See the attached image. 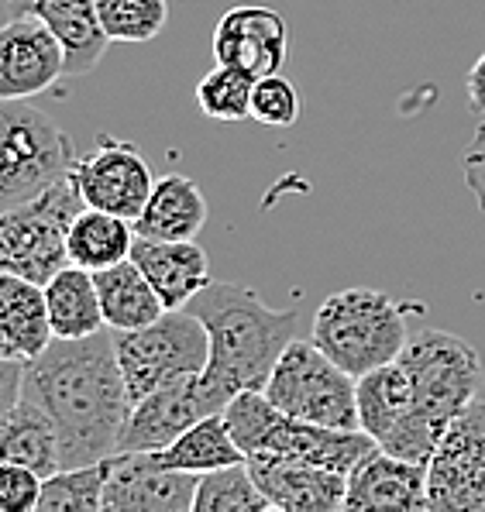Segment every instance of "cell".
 <instances>
[{"label":"cell","instance_id":"32","mask_svg":"<svg viewBox=\"0 0 485 512\" xmlns=\"http://www.w3.org/2000/svg\"><path fill=\"white\" fill-rule=\"evenodd\" d=\"M252 117L262 128H293L300 121V90L283 73L258 76L252 90Z\"/></svg>","mask_w":485,"mask_h":512},{"label":"cell","instance_id":"36","mask_svg":"<svg viewBox=\"0 0 485 512\" xmlns=\"http://www.w3.org/2000/svg\"><path fill=\"white\" fill-rule=\"evenodd\" d=\"M468 107L485 117V52L468 73Z\"/></svg>","mask_w":485,"mask_h":512},{"label":"cell","instance_id":"8","mask_svg":"<svg viewBox=\"0 0 485 512\" xmlns=\"http://www.w3.org/2000/svg\"><path fill=\"white\" fill-rule=\"evenodd\" d=\"M114 354L128 385V399L138 403L162 385L200 375L210 358V337L200 317L183 306L166 310L148 327L114 330Z\"/></svg>","mask_w":485,"mask_h":512},{"label":"cell","instance_id":"37","mask_svg":"<svg viewBox=\"0 0 485 512\" xmlns=\"http://www.w3.org/2000/svg\"><path fill=\"white\" fill-rule=\"evenodd\" d=\"M4 11H7V0H0V25H4Z\"/></svg>","mask_w":485,"mask_h":512},{"label":"cell","instance_id":"13","mask_svg":"<svg viewBox=\"0 0 485 512\" xmlns=\"http://www.w3.org/2000/svg\"><path fill=\"white\" fill-rule=\"evenodd\" d=\"M107 512H190L200 475L159 468L152 451H117L104 461Z\"/></svg>","mask_w":485,"mask_h":512},{"label":"cell","instance_id":"7","mask_svg":"<svg viewBox=\"0 0 485 512\" xmlns=\"http://www.w3.org/2000/svg\"><path fill=\"white\" fill-rule=\"evenodd\" d=\"M400 365L410 375L413 403L424 427L441 440L451 420L475 399L482 378V358L472 341L448 330L424 327L406 341Z\"/></svg>","mask_w":485,"mask_h":512},{"label":"cell","instance_id":"2","mask_svg":"<svg viewBox=\"0 0 485 512\" xmlns=\"http://www.w3.org/2000/svg\"><path fill=\"white\" fill-rule=\"evenodd\" d=\"M186 310L200 317L210 337V358L200 372V385L214 413H224L238 392L265 389L300 320L296 310H272L241 282H210Z\"/></svg>","mask_w":485,"mask_h":512},{"label":"cell","instance_id":"12","mask_svg":"<svg viewBox=\"0 0 485 512\" xmlns=\"http://www.w3.org/2000/svg\"><path fill=\"white\" fill-rule=\"evenodd\" d=\"M76 186L86 207L107 210L124 220H135L152 196L155 176L145 155L131 141L100 135L97 148L76 159L73 165Z\"/></svg>","mask_w":485,"mask_h":512},{"label":"cell","instance_id":"3","mask_svg":"<svg viewBox=\"0 0 485 512\" xmlns=\"http://www.w3.org/2000/svg\"><path fill=\"white\" fill-rule=\"evenodd\" d=\"M224 420L248 458L252 454H286V458L320 464V468L341 471V475H351L379 447L365 430H338L296 420L272 403L262 389L238 392L224 406Z\"/></svg>","mask_w":485,"mask_h":512},{"label":"cell","instance_id":"4","mask_svg":"<svg viewBox=\"0 0 485 512\" xmlns=\"http://www.w3.org/2000/svg\"><path fill=\"white\" fill-rule=\"evenodd\" d=\"M410 310L417 303H400L382 289H341L320 303L310 341L344 372L362 378L403 354Z\"/></svg>","mask_w":485,"mask_h":512},{"label":"cell","instance_id":"33","mask_svg":"<svg viewBox=\"0 0 485 512\" xmlns=\"http://www.w3.org/2000/svg\"><path fill=\"white\" fill-rule=\"evenodd\" d=\"M42 482L45 478L25 464L0 461V512H35L42 499Z\"/></svg>","mask_w":485,"mask_h":512},{"label":"cell","instance_id":"16","mask_svg":"<svg viewBox=\"0 0 485 512\" xmlns=\"http://www.w3.org/2000/svg\"><path fill=\"white\" fill-rule=\"evenodd\" d=\"M255 485L279 512H334L344 509L348 475L320 464L286 458V454H252L248 458Z\"/></svg>","mask_w":485,"mask_h":512},{"label":"cell","instance_id":"30","mask_svg":"<svg viewBox=\"0 0 485 512\" xmlns=\"http://www.w3.org/2000/svg\"><path fill=\"white\" fill-rule=\"evenodd\" d=\"M252 90H255V76H248L245 69L217 62L197 83V107L210 121L238 124L245 117H252Z\"/></svg>","mask_w":485,"mask_h":512},{"label":"cell","instance_id":"17","mask_svg":"<svg viewBox=\"0 0 485 512\" xmlns=\"http://www.w3.org/2000/svg\"><path fill=\"white\" fill-rule=\"evenodd\" d=\"M207 396H203L200 375L179 378L172 385L148 392L145 399L131 403V413L124 420L121 440H117V451H162L183 430H190L193 423L210 416Z\"/></svg>","mask_w":485,"mask_h":512},{"label":"cell","instance_id":"35","mask_svg":"<svg viewBox=\"0 0 485 512\" xmlns=\"http://www.w3.org/2000/svg\"><path fill=\"white\" fill-rule=\"evenodd\" d=\"M25 389V361L0 358V416H7Z\"/></svg>","mask_w":485,"mask_h":512},{"label":"cell","instance_id":"24","mask_svg":"<svg viewBox=\"0 0 485 512\" xmlns=\"http://www.w3.org/2000/svg\"><path fill=\"white\" fill-rule=\"evenodd\" d=\"M0 461L25 464L42 478L56 475L62 468L59 433L52 420L31 399L21 396L18 406L7 416H0Z\"/></svg>","mask_w":485,"mask_h":512},{"label":"cell","instance_id":"38","mask_svg":"<svg viewBox=\"0 0 485 512\" xmlns=\"http://www.w3.org/2000/svg\"><path fill=\"white\" fill-rule=\"evenodd\" d=\"M479 135H485V117H482V124H479Z\"/></svg>","mask_w":485,"mask_h":512},{"label":"cell","instance_id":"18","mask_svg":"<svg viewBox=\"0 0 485 512\" xmlns=\"http://www.w3.org/2000/svg\"><path fill=\"white\" fill-rule=\"evenodd\" d=\"M344 509H427V464L375 447L348 475Z\"/></svg>","mask_w":485,"mask_h":512},{"label":"cell","instance_id":"20","mask_svg":"<svg viewBox=\"0 0 485 512\" xmlns=\"http://www.w3.org/2000/svg\"><path fill=\"white\" fill-rule=\"evenodd\" d=\"M131 258L148 275L166 310H183L210 286V258L197 241H152L138 238Z\"/></svg>","mask_w":485,"mask_h":512},{"label":"cell","instance_id":"21","mask_svg":"<svg viewBox=\"0 0 485 512\" xmlns=\"http://www.w3.org/2000/svg\"><path fill=\"white\" fill-rule=\"evenodd\" d=\"M138 238L152 241H193L207 224V196L190 176H169L155 179L152 196L135 220Z\"/></svg>","mask_w":485,"mask_h":512},{"label":"cell","instance_id":"11","mask_svg":"<svg viewBox=\"0 0 485 512\" xmlns=\"http://www.w3.org/2000/svg\"><path fill=\"white\" fill-rule=\"evenodd\" d=\"M358 427L382 451L417 464H427L437 447V437L417 416L413 385L400 358L358 378Z\"/></svg>","mask_w":485,"mask_h":512},{"label":"cell","instance_id":"31","mask_svg":"<svg viewBox=\"0 0 485 512\" xmlns=\"http://www.w3.org/2000/svg\"><path fill=\"white\" fill-rule=\"evenodd\" d=\"M100 25L121 45L152 42L169 21V0H97Z\"/></svg>","mask_w":485,"mask_h":512},{"label":"cell","instance_id":"29","mask_svg":"<svg viewBox=\"0 0 485 512\" xmlns=\"http://www.w3.org/2000/svg\"><path fill=\"white\" fill-rule=\"evenodd\" d=\"M104 482L107 468L97 464H76V468H59L42 482V512H100L104 509Z\"/></svg>","mask_w":485,"mask_h":512},{"label":"cell","instance_id":"26","mask_svg":"<svg viewBox=\"0 0 485 512\" xmlns=\"http://www.w3.org/2000/svg\"><path fill=\"white\" fill-rule=\"evenodd\" d=\"M138 234L135 224L117 214L97 207H83L76 220L69 224L66 234V251H69V265H80V269L100 272L107 265H117L124 258H131Z\"/></svg>","mask_w":485,"mask_h":512},{"label":"cell","instance_id":"9","mask_svg":"<svg viewBox=\"0 0 485 512\" xmlns=\"http://www.w3.org/2000/svg\"><path fill=\"white\" fill-rule=\"evenodd\" d=\"M262 392L296 420L362 430L358 427V378L327 358L314 341L293 337Z\"/></svg>","mask_w":485,"mask_h":512},{"label":"cell","instance_id":"10","mask_svg":"<svg viewBox=\"0 0 485 512\" xmlns=\"http://www.w3.org/2000/svg\"><path fill=\"white\" fill-rule=\"evenodd\" d=\"M427 509L485 512V403L472 399L427 461Z\"/></svg>","mask_w":485,"mask_h":512},{"label":"cell","instance_id":"23","mask_svg":"<svg viewBox=\"0 0 485 512\" xmlns=\"http://www.w3.org/2000/svg\"><path fill=\"white\" fill-rule=\"evenodd\" d=\"M93 282H97V293H100L104 324L111 330L148 327L166 313V303L155 293L148 275L138 269L135 258H124V262L93 272Z\"/></svg>","mask_w":485,"mask_h":512},{"label":"cell","instance_id":"6","mask_svg":"<svg viewBox=\"0 0 485 512\" xmlns=\"http://www.w3.org/2000/svg\"><path fill=\"white\" fill-rule=\"evenodd\" d=\"M76 165L66 131L25 100L0 97V210L38 196Z\"/></svg>","mask_w":485,"mask_h":512},{"label":"cell","instance_id":"15","mask_svg":"<svg viewBox=\"0 0 485 512\" xmlns=\"http://www.w3.org/2000/svg\"><path fill=\"white\" fill-rule=\"evenodd\" d=\"M289 55V28L276 7L238 4L217 21L214 59L224 66L245 69L248 76L283 73Z\"/></svg>","mask_w":485,"mask_h":512},{"label":"cell","instance_id":"5","mask_svg":"<svg viewBox=\"0 0 485 512\" xmlns=\"http://www.w3.org/2000/svg\"><path fill=\"white\" fill-rule=\"evenodd\" d=\"M83 207V193L69 172L31 200L0 210V272L45 286L69 265L66 234Z\"/></svg>","mask_w":485,"mask_h":512},{"label":"cell","instance_id":"22","mask_svg":"<svg viewBox=\"0 0 485 512\" xmlns=\"http://www.w3.org/2000/svg\"><path fill=\"white\" fill-rule=\"evenodd\" d=\"M25 11L42 18L62 42L69 76L93 73V66L104 59L107 45H111L104 25H100L97 0H25Z\"/></svg>","mask_w":485,"mask_h":512},{"label":"cell","instance_id":"25","mask_svg":"<svg viewBox=\"0 0 485 512\" xmlns=\"http://www.w3.org/2000/svg\"><path fill=\"white\" fill-rule=\"evenodd\" d=\"M152 458L159 468L169 471H190V475H203V471L228 468V464L248 461V454L238 447V440L231 437L224 413H210L203 420L193 423L190 430H183L169 447L152 451Z\"/></svg>","mask_w":485,"mask_h":512},{"label":"cell","instance_id":"27","mask_svg":"<svg viewBox=\"0 0 485 512\" xmlns=\"http://www.w3.org/2000/svg\"><path fill=\"white\" fill-rule=\"evenodd\" d=\"M45 303H49V320L56 337L76 341L104 330V310H100V293L90 269L66 265L45 282Z\"/></svg>","mask_w":485,"mask_h":512},{"label":"cell","instance_id":"19","mask_svg":"<svg viewBox=\"0 0 485 512\" xmlns=\"http://www.w3.org/2000/svg\"><path fill=\"white\" fill-rule=\"evenodd\" d=\"M52 341H56V330L49 320L45 286L0 272V358L28 365Z\"/></svg>","mask_w":485,"mask_h":512},{"label":"cell","instance_id":"34","mask_svg":"<svg viewBox=\"0 0 485 512\" xmlns=\"http://www.w3.org/2000/svg\"><path fill=\"white\" fill-rule=\"evenodd\" d=\"M465 183L472 189V196L479 200V210L485 214V135L475 131L472 145L465 152Z\"/></svg>","mask_w":485,"mask_h":512},{"label":"cell","instance_id":"28","mask_svg":"<svg viewBox=\"0 0 485 512\" xmlns=\"http://www.w3.org/2000/svg\"><path fill=\"white\" fill-rule=\"evenodd\" d=\"M269 509H272L269 499L255 485L248 461L203 471L200 475L193 512H269Z\"/></svg>","mask_w":485,"mask_h":512},{"label":"cell","instance_id":"14","mask_svg":"<svg viewBox=\"0 0 485 512\" xmlns=\"http://www.w3.org/2000/svg\"><path fill=\"white\" fill-rule=\"evenodd\" d=\"M66 73V49L42 18L21 11L0 25V97L31 100Z\"/></svg>","mask_w":485,"mask_h":512},{"label":"cell","instance_id":"1","mask_svg":"<svg viewBox=\"0 0 485 512\" xmlns=\"http://www.w3.org/2000/svg\"><path fill=\"white\" fill-rule=\"evenodd\" d=\"M21 396L56 427L62 468L97 464L117 454L131 399L114 354V330L104 327L76 341L56 337L25 365Z\"/></svg>","mask_w":485,"mask_h":512}]
</instances>
